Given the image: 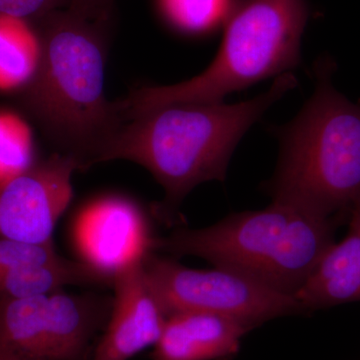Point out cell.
Returning a JSON list of instances; mask_svg holds the SVG:
<instances>
[{
  "instance_id": "6da1fadb",
  "label": "cell",
  "mask_w": 360,
  "mask_h": 360,
  "mask_svg": "<svg viewBox=\"0 0 360 360\" xmlns=\"http://www.w3.org/2000/svg\"><path fill=\"white\" fill-rule=\"evenodd\" d=\"M37 22L39 58L23 101L58 153L86 169L127 122L104 94L111 20L63 8Z\"/></svg>"
},
{
  "instance_id": "7a4b0ae2",
  "label": "cell",
  "mask_w": 360,
  "mask_h": 360,
  "mask_svg": "<svg viewBox=\"0 0 360 360\" xmlns=\"http://www.w3.org/2000/svg\"><path fill=\"white\" fill-rule=\"evenodd\" d=\"M296 84L286 72L266 92L243 103L174 104L135 116L104 146L97 163L129 160L146 168L165 189L155 215L172 224L194 187L224 181L241 137Z\"/></svg>"
},
{
  "instance_id": "3957f363",
  "label": "cell",
  "mask_w": 360,
  "mask_h": 360,
  "mask_svg": "<svg viewBox=\"0 0 360 360\" xmlns=\"http://www.w3.org/2000/svg\"><path fill=\"white\" fill-rule=\"evenodd\" d=\"M335 65H315L316 86L295 120L274 127L281 155L265 184L274 201L347 220L360 194V101L352 103L333 84Z\"/></svg>"
},
{
  "instance_id": "277c9868",
  "label": "cell",
  "mask_w": 360,
  "mask_h": 360,
  "mask_svg": "<svg viewBox=\"0 0 360 360\" xmlns=\"http://www.w3.org/2000/svg\"><path fill=\"white\" fill-rule=\"evenodd\" d=\"M341 222L274 200L264 210L233 213L205 229H176L155 238L153 250L202 258L295 296L335 243Z\"/></svg>"
},
{
  "instance_id": "5b68a950",
  "label": "cell",
  "mask_w": 360,
  "mask_h": 360,
  "mask_svg": "<svg viewBox=\"0 0 360 360\" xmlns=\"http://www.w3.org/2000/svg\"><path fill=\"white\" fill-rule=\"evenodd\" d=\"M309 16L307 0H238L212 65L180 84L132 90L117 101L123 116L129 120L174 104L220 103L231 92L290 72L300 65Z\"/></svg>"
},
{
  "instance_id": "8992f818",
  "label": "cell",
  "mask_w": 360,
  "mask_h": 360,
  "mask_svg": "<svg viewBox=\"0 0 360 360\" xmlns=\"http://www.w3.org/2000/svg\"><path fill=\"white\" fill-rule=\"evenodd\" d=\"M142 266L167 316L189 310L210 312L255 328L277 317L303 312L293 296L233 270L189 269L155 251L146 255Z\"/></svg>"
},
{
  "instance_id": "52a82bcc",
  "label": "cell",
  "mask_w": 360,
  "mask_h": 360,
  "mask_svg": "<svg viewBox=\"0 0 360 360\" xmlns=\"http://www.w3.org/2000/svg\"><path fill=\"white\" fill-rule=\"evenodd\" d=\"M75 158L56 153L0 182V238L53 243L58 220L73 196Z\"/></svg>"
},
{
  "instance_id": "ba28073f",
  "label": "cell",
  "mask_w": 360,
  "mask_h": 360,
  "mask_svg": "<svg viewBox=\"0 0 360 360\" xmlns=\"http://www.w3.org/2000/svg\"><path fill=\"white\" fill-rule=\"evenodd\" d=\"M155 238L141 206L120 195L90 201L71 226L78 260L112 283L116 274L153 251Z\"/></svg>"
},
{
  "instance_id": "9c48e42d",
  "label": "cell",
  "mask_w": 360,
  "mask_h": 360,
  "mask_svg": "<svg viewBox=\"0 0 360 360\" xmlns=\"http://www.w3.org/2000/svg\"><path fill=\"white\" fill-rule=\"evenodd\" d=\"M143 259L113 278L110 317L90 360H129L160 340L167 315L146 281Z\"/></svg>"
},
{
  "instance_id": "30bf717a",
  "label": "cell",
  "mask_w": 360,
  "mask_h": 360,
  "mask_svg": "<svg viewBox=\"0 0 360 360\" xmlns=\"http://www.w3.org/2000/svg\"><path fill=\"white\" fill-rule=\"evenodd\" d=\"M252 329L224 315L193 310L175 312L168 315L151 359H231Z\"/></svg>"
},
{
  "instance_id": "8fae6325",
  "label": "cell",
  "mask_w": 360,
  "mask_h": 360,
  "mask_svg": "<svg viewBox=\"0 0 360 360\" xmlns=\"http://www.w3.org/2000/svg\"><path fill=\"white\" fill-rule=\"evenodd\" d=\"M347 221V236L331 245L293 296L303 312L360 302V194Z\"/></svg>"
},
{
  "instance_id": "7c38bea8",
  "label": "cell",
  "mask_w": 360,
  "mask_h": 360,
  "mask_svg": "<svg viewBox=\"0 0 360 360\" xmlns=\"http://www.w3.org/2000/svg\"><path fill=\"white\" fill-rule=\"evenodd\" d=\"M47 296L0 302V360H51Z\"/></svg>"
},
{
  "instance_id": "4fadbf2b",
  "label": "cell",
  "mask_w": 360,
  "mask_h": 360,
  "mask_svg": "<svg viewBox=\"0 0 360 360\" xmlns=\"http://www.w3.org/2000/svg\"><path fill=\"white\" fill-rule=\"evenodd\" d=\"M70 285L112 286V281L79 260L0 269V302L49 295Z\"/></svg>"
},
{
  "instance_id": "5bb4252c",
  "label": "cell",
  "mask_w": 360,
  "mask_h": 360,
  "mask_svg": "<svg viewBox=\"0 0 360 360\" xmlns=\"http://www.w3.org/2000/svg\"><path fill=\"white\" fill-rule=\"evenodd\" d=\"M39 41L28 21L0 16V89L23 87L32 77Z\"/></svg>"
},
{
  "instance_id": "9a60e30c",
  "label": "cell",
  "mask_w": 360,
  "mask_h": 360,
  "mask_svg": "<svg viewBox=\"0 0 360 360\" xmlns=\"http://www.w3.org/2000/svg\"><path fill=\"white\" fill-rule=\"evenodd\" d=\"M163 20L187 37H207L222 30L238 0H156Z\"/></svg>"
},
{
  "instance_id": "2e32d148",
  "label": "cell",
  "mask_w": 360,
  "mask_h": 360,
  "mask_svg": "<svg viewBox=\"0 0 360 360\" xmlns=\"http://www.w3.org/2000/svg\"><path fill=\"white\" fill-rule=\"evenodd\" d=\"M32 163L30 129L18 116L0 112V182L20 174Z\"/></svg>"
},
{
  "instance_id": "e0dca14e",
  "label": "cell",
  "mask_w": 360,
  "mask_h": 360,
  "mask_svg": "<svg viewBox=\"0 0 360 360\" xmlns=\"http://www.w3.org/2000/svg\"><path fill=\"white\" fill-rule=\"evenodd\" d=\"M66 259L56 251L53 243H32L0 238V269L58 264Z\"/></svg>"
},
{
  "instance_id": "ac0fdd59",
  "label": "cell",
  "mask_w": 360,
  "mask_h": 360,
  "mask_svg": "<svg viewBox=\"0 0 360 360\" xmlns=\"http://www.w3.org/2000/svg\"><path fill=\"white\" fill-rule=\"evenodd\" d=\"M70 0H0V16L37 21L47 14L66 8Z\"/></svg>"
}]
</instances>
